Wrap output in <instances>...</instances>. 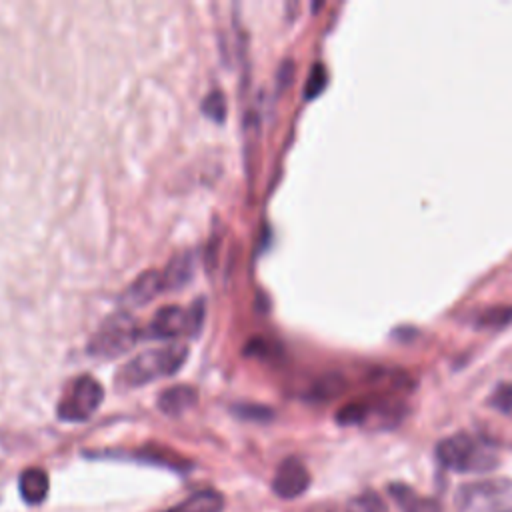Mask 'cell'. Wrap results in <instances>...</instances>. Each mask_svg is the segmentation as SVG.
I'll list each match as a JSON object with an SVG mask.
<instances>
[{"label":"cell","mask_w":512,"mask_h":512,"mask_svg":"<svg viewBox=\"0 0 512 512\" xmlns=\"http://www.w3.org/2000/svg\"><path fill=\"white\" fill-rule=\"evenodd\" d=\"M202 316H204L202 300H196L194 306L188 310L180 306H164L154 314L148 326V334L152 338H174L184 332L196 334L202 328Z\"/></svg>","instance_id":"obj_6"},{"label":"cell","mask_w":512,"mask_h":512,"mask_svg":"<svg viewBox=\"0 0 512 512\" xmlns=\"http://www.w3.org/2000/svg\"><path fill=\"white\" fill-rule=\"evenodd\" d=\"M164 280H162V274L156 272V270H148L144 272L142 276H138L130 288L126 290L124 298L126 302H130L132 306H144L148 304L150 300H154L160 292H164Z\"/></svg>","instance_id":"obj_8"},{"label":"cell","mask_w":512,"mask_h":512,"mask_svg":"<svg viewBox=\"0 0 512 512\" xmlns=\"http://www.w3.org/2000/svg\"><path fill=\"white\" fill-rule=\"evenodd\" d=\"M508 322H512V308L510 306L488 308L478 316V326H484V328H500Z\"/></svg>","instance_id":"obj_16"},{"label":"cell","mask_w":512,"mask_h":512,"mask_svg":"<svg viewBox=\"0 0 512 512\" xmlns=\"http://www.w3.org/2000/svg\"><path fill=\"white\" fill-rule=\"evenodd\" d=\"M488 404L492 408H496L498 412L512 416V384L510 382H502L488 398Z\"/></svg>","instance_id":"obj_17"},{"label":"cell","mask_w":512,"mask_h":512,"mask_svg":"<svg viewBox=\"0 0 512 512\" xmlns=\"http://www.w3.org/2000/svg\"><path fill=\"white\" fill-rule=\"evenodd\" d=\"M344 386H346V384H344L342 376H338V374H328V376L320 378V380L312 386L310 396H312L314 400L326 402V400H330V398H336V396L344 390Z\"/></svg>","instance_id":"obj_14"},{"label":"cell","mask_w":512,"mask_h":512,"mask_svg":"<svg viewBox=\"0 0 512 512\" xmlns=\"http://www.w3.org/2000/svg\"><path fill=\"white\" fill-rule=\"evenodd\" d=\"M196 400H198V394L192 386H172L158 396V408L168 416H178L188 408H192Z\"/></svg>","instance_id":"obj_10"},{"label":"cell","mask_w":512,"mask_h":512,"mask_svg":"<svg viewBox=\"0 0 512 512\" xmlns=\"http://www.w3.org/2000/svg\"><path fill=\"white\" fill-rule=\"evenodd\" d=\"M104 388L92 376H80L58 404V416L64 422H84L102 404Z\"/></svg>","instance_id":"obj_5"},{"label":"cell","mask_w":512,"mask_h":512,"mask_svg":"<svg viewBox=\"0 0 512 512\" xmlns=\"http://www.w3.org/2000/svg\"><path fill=\"white\" fill-rule=\"evenodd\" d=\"M308 486H310V472L302 460H298L296 456H290L280 462L272 480V490L276 496L290 500L304 494Z\"/></svg>","instance_id":"obj_7"},{"label":"cell","mask_w":512,"mask_h":512,"mask_svg":"<svg viewBox=\"0 0 512 512\" xmlns=\"http://www.w3.org/2000/svg\"><path fill=\"white\" fill-rule=\"evenodd\" d=\"M194 274V260L190 254H178L162 272V280H164V288L166 290H178L182 288L186 282H190Z\"/></svg>","instance_id":"obj_12"},{"label":"cell","mask_w":512,"mask_h":512,"mask_svg":"<svg viewBox=\"0 0 512 512\" xmlns=\"http://www.w3.org/2000/svg\"><path fill=\"white\" fill-rule=\"evenodd\" d=\"M390 494L396 500V504L404 510V512H440V508L436 506V502L426 500L416 496L408 486L404 484H390Z\"/></svg>","instance_id":"obj_13"},{"label":"cell","mask_w":512,"mask_h":512,"mask_svg":"<svg viewBox=\"0 0 512 512\" xmlns=\"http://www.w3.org/2000/svg\"><path fill=\"white\" fill-rule=\"evenodd\" d=\"M202 110L208 118L222 122L226 116V100H224L222 92H210L206 96V100L202 102Z\"/></svg>","instance_id":"obj_18"},{"label":"cell","mask_w":512,"mask_h":512,"mask_svg":"<svg viewBox=\"0 0 512 512\" xmlns=\"http://www.w3.org/2000/svg\"><path fill=\"white\" fill-rule=\"evenodd\" d=\"M370 414V408L366 402H350L344 404L338 412H336V420L342 426H350V424H362Z\"/></svg>","instance_id":"obj_15"},{"label":"cell","mask_w":512,"mask_h":512,"mask_svg":"<svg viewBox=\"0 0 512 512\" xmlns=\"http://www.w3.org/2000/svg\"><path fill=\"white\" fill-rule=\"evenodd\" d=\"M438 462L454 472H488L498 464L496 450L466 432L452 434L436 446Z\"/></svg>","instance_id":"obj_2"},{"label":"cell","mask_w":512,"mask_h":512,"mask_svg":"<svg viewBox=\"0 0 512 512\" xmlns=\"http://www.w3.org/2000/svg\"><path fill=\"white\" fill-rule=\"evenodd\" d=\"M138 340V326L128 314L108 318L92 336L88 352L98 358H114L134 346Z\"/></svg>","instance_id":"obj_4"},{"label":"cell","mask_w":512,"mask_h":512,"mask_svg":"<svg viewBox=\"0 0 512 512\" xmlns=\"http://www.w3.org/2000/svg\"><path fill=\"white\" fill-rule=\"evenodd\" d=\"M222 510H224V496L218 490L206 488V490L194 492L192 496L168 508L166 512H222Z\"/></svg>","instance_id":"obj_11"},{"label":"cell","mask_w":512,"mask_h":512,"mask_svg":"<svg viewBox=\"0 0 512 512\" xmlns=\"http://www.w3.org/2000/svg\"><path fill=\"white\" fill-rule=\"evenodd\" d=\"M326 70L322 64H314V68L310 70V76H308V82H306V88H304V96L306 98H316L324 86H326Z\"/></svg>","instance_id":"obj_20"},{"label":"cell","mask_w":512,"mask_h":512,"mask_svg":"<svg viewBox=\"0 0 512 512\" xmlns=\"http://www.w3.org/2000/svg\"><path fill=\"white\" fill-rule=\"evenodd\" d=\"M456 512H512V480L466 482L454 494Z\"/></svg>","instance_id":"obj_3"},{"label":"cell","mask_w":512,"mask_h":512,"mask_svg":"<svg viewBox=\"0 0 512 512\" xmlns=\"http://www.w3.org/2000/svg\"><path fill=\"white\" fill-rule=\"evenodd\" d=\"M48 488H50V480L46 470L42 468H36V466L26 468L18 478V490L26 504L34 506L44 502L48 496Z\"/></svg>","instance_id":"obj_9"},{"label":"cell","mask_w":512,"mask_h":512,"mask_svg":"<svg viewBox=\"0 0 512 512\" xmlns=\"http://www.w3.org/2000/svg\"><path fill=\"white\" fill-rule=\"evenodd\" d=\"M348 512H386L382 500L368 492V494H362L358 498H354L350 504H348Z\"/></svg>","instance_id":"obj_19"},{"label":"cell","mask_w":512,"mask_h":512,"mask_svg":"<svg viewBox=\"0 0 512 512\" xmlns=\"http://www.w3.org/2000/svg\"><path fill=\"white\" fill-rule=\"evenodd\" d=\"M188 358V348L184 344H168L164 348L144 350L130 358L120 374L118 382L122 386H144L150 380L176 374Z\"/></svg>","instance_id":"obj_1"},{"label":"cell","mask_w":512,"mask_h":512,"mask_svg":"<svg viewBox=\"0 0 512 512\" xmlns=\"http://www.w3.org/2000/svg\"><path fill=\"white\" fill-rule=\"evenodd\" d=\"M236 412H238L240 416H244V418H256V416H254L256 412L262 414V416H270V410H268V408H262V406H240V408H236Z\"/></svg>","instance_id":"obj_21"}]
</instances>
